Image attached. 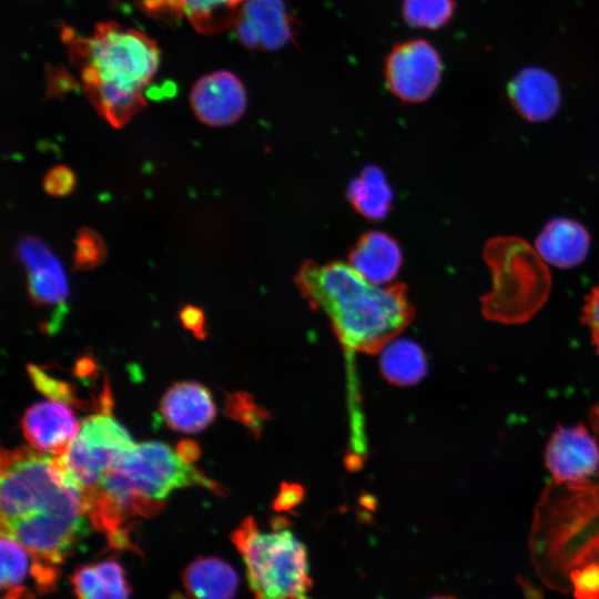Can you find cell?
I'll return each mask as SVG.
<instances>
[{
	"instance_id": "obj_1",
	"label": "cell",
	"mask_w": 599,
	"mask_h": 599,
	"mask_svg": "<svg viewBox=\"0 0 599 599\" xmlns=\"http://www.w3.org/2000/svg\"><path fill=\"white\" fill-rule=\"evenodd\" d=\"M294 281L309 305L328 316L347 353L380 351L414 317L404 284L374 285L343 262L306 261Z\"/></svg>"
},
{
	"instance_id": "obj_2",
	"label": "cell",
	"mask_w": 599,
	"mask_h": 599,
	"mask_svg": "<svg viewBox=\"0 0 599 599\" xmlns=\"http://www.w3.org/2000/svg\"><path fill=\"white\" fill-rule=\"evenodd\" d=\"M83 91L111 125L121 128L146 106L144 90L160 65V49L143 32L103 22L88 38L70 35Z\"/></svg>"
},
{
	"instance_id": "obj_3",
	"label": "cell",
	"mask_w": 599,
	"mask_h": 599,
	"mask_svg": "<svg viewBox=\"0 0 599 599\" xmlns=\"http://www.w3.org/2000/svg\"><path fill=\"white\" fill-rule=\"evenodd\" d=\"M201 486L220 493L221 487L163 443L134 445L104 476L87 500L90 522L108 540L129 535L125 524L135 515L152 516L176 489Z\"/></svg>"
},
{
	"instance_id": "obj_4",
	"label": "cell",
	"mask_w": 599,
	"mask_h": 599,
	"mask_svg": "<svg viewBox=\"0 0 599 599\" xmlns=\"http://www.w3.org/2000/svg\"><path fill=\"white\" fill-rule=\"evenodd\" d=\"M243 558L254 599H312V578L305 546L275 518L271 531L246 517L231 535Z\"/></svg>"
},
{
	"instance_id": "obj_5",
	"label": "cell",
	"mask_w": 599,
	"mask_h": 599,
	"mask_svg": "<svg viewBox=\"0 0 599 599\" xmlns=\"http://www.w3.org/2000/svg\"><path fill=\"white\" fill-rule=\"evenodd\" d=\"M484 260L493 288L480 297L483 315L502 324H521L545 305L551 288L547 263L527 241L497 236L487 242Z\"/></svg>"
},
{
	"instance_id": "obj_6",
	"label": "cell",
	"mask_w": 599,
	"mask_h": 599,
	"mask_svg": "<svg viewBox=\"0 0 599 599\" xmlns=\"http://www.w3.org/2000/svg\"><path fill=\"white\" fill-rule=\"evenodd\" d=\"M0 506L1 525L37 512L87 511L82 495L65 480L54 456L29 447L1 453Z\"/></svg>"
},
{
	"instance_id": "obj_7",
	"label": "cell",
	"mask_w": 599,
	"mask_h": 599,
	"mask_svg": "<svg viewBox=\"0 0 599 599\" xmlns=\"http://www.w3.org/2000/svg\"><path fill=\"white\" fill-rule=\"evenodd\" d=\"M110 409L85 418L68 451L54 456L65 480L80 491L84 504L118 459L134 446Z\"/></svg>"
},
{
	"instance_id": "obj_8",
	"label": "cell",
	"mask_w": 599,
	"mask_h": 599,
	"mask_svg": "<svg viewBox=\"0 0 599 599\" xmlns=\"http://www.w3.org/2000/svg\"><path fill=\"white\" fill-rule=\"evenodd\" d=\"M443 72L437 50L424 39L397 43L385 60L388 90L408 103L423 102L436 91Z\"/></svg>"
},
{
	"instance_id": "obj_9",
	"label": "cell",
	"mask_w": 599,
	"mask_h": 599,
	"mask_svg": "<svg viewBox=\"0 0 599 599\" xmlns=\"http://www.w3.org/2000/svg\"><path fill=\"white\" fill-rule=\"evenodd\" d=\"M545 464L554 484H577L597 474L599 445L581 424L560 426L545 450Z\"/></svg>"
},
{
	"instance_id": "obj_10",
	"label": "cell",
	"mask_w": 599,
	"mask_h": 599,
	"mask_svg": "<svg viewBox=\"0 0 599 599\" xmlns=\"http://www.w3.org/2000/svg\"><path fill=\"white\" fill-rule=\"evenodd\" d=\"M233 27L243 45L260 51L278 50L293 42L298 28L283 0H246Z\"/></svg>"
},
{
	"instance_id": "obj_11",
	"label": "cell",
	"mask_w": 599,
	"mask_h": 599,
	"mask_svg": "<svg viewBox=\"0 0 599 599\" xmlns=\"http://www.w3.org/2000/svg\"><path fill=\"white\" fill-rule=\"evenodd\" d=\"M196 119L209 126L234 124L244 114L247 95L242 81L232 72L220 70L200 78L190 93Z\"/></svg>"
},
{
	"instance_id": "obj_12",
	"label": "cell",
	"mask_w": 599,
	"mask_h": 599,
	"mask_svg": "<svg viewBox=\"0 0 599 599\" xmlns=\"http://www.w3.org/2000/svg\"><path fill=\"white\" fill-rule=\"evenodd\" d=\"M19 260L27 270V286L37 305H62L69 285L60 261L38 237L26 236L17 247Z\"/></svg>"
},
{
	"instance_id": "obj_13",
	"label": "cell",
	"mask_w": 599,
	"mask_h": 599,
	"mask_svg": "<svg viewBox=\"0 0 599 599\" xmlns=\"http://www.w3.org/2000/svg\"><path fill=\"white\" fill-rule=\"evenodd\" d=\"M22 430L31 446L43 454L68 451L80 426L65 403L49 400L32 405L23 415Z\"/></svg>"
},
{
	"instance_id": "obj_14",
	"label": "cell",
	"mask_w": 599,
	"mask_h": 599,
	"mask_svg": "<svg viewBox=\"0 0 599 599\" xmlns=\"http://www.w3.org/2000/svg\"><path fill=\"white\" fill-rule=\"evenodd\" d=\"M508 98L524 119L544 122L552 118L560 105V90L547 71L528 68L515 75L507 89Z\"/></svg>"
},
{
	"instance_id": "obj_15",
	"label": "cell",
	"mask_w": 599,
	"mask_h": 599,
	"mask_svg": "<svg viewBox=\"0 0 599 599\" xmlns=\"http://www.w3.org/2000/svg\"><path fill=\"white\" fill-rule=\"evenodd\" d=\"M160 413L172 429L196 433L215 417V405L207 388L194 382L174 384L162 397Z\"/></svg>"
},
{
	"instance_id": "obj_16",
	"label": "cell",
	"mask_w": 599,
	"mask_h": 599,
	"mask_svg": "<svg viewBox=\"0 0 599 599\" xmlns=\"http://www.w3.org/2000/svg\"><path fill=\"white\" fill-rule=\"evenodd\" d=\"M246 0H143L150 14L184 17L200 32L211 34L234 26Z\"/></svg>"
},
{
	"instance_id": "obj_17",
	"label": "cell",
	"mask_w": 599,
	"mask_h": 599,
	"mask_svg": "<svg viewBox=\"0 0 599 599\" xmlns=\"http://www.w3.org/2000/svg\"><path fill=\"white\" fill-rule=\"evenodd\" d=\"M535 248L547 264L571 268L586 260L590 248V235L579 222L556 217L538 234Z\"/></svg>"
},
{
	"instance_id": "obj_18",
	"label": "cell",
	"mask_w": 599,
	"mask_h": 599,
	"mask_svg": "<svg viewBox=\"0 0 599 599\" xmlns=\"http://www.w3.org/2000/svg\"><path fill=\"white\" fill-rule=\"evenodd\" d=\"M397 242L380 231L363 234L349 253V265L369 283L384 286L392 282L402 265Z\"/></svg>"
},
{
	"instance_id": "obj_19",
	"label": "cell",
	"mask_w": 599,
	"mask_h": 599,
	"mask_svg": "<svg viewBox=\"0 0 599 599\" xmlns=\"http://www.w3.org/2000/svg\"><path fill=\"white\" fill-rule=\"evenodd\" d=\"M182 583L189 599H234L238 576L225 560L202 557L186 566Z\"/></svg>"
},
{
	"instance_id": "obj_20",
	"label": "cell",
	"mask_w": 599,
	"mask_h": 599,
	"mask_svg": "<svg viewBox=\"0 0 599 599\" xmlns=\"http://www.w3.org/2000/svg\"><path fill=\"white\" fill-rule=\"evenodd\" d=\"M70 580L75 599H129L131 595L124 568L115 559L81 566Z\"/></svg>"
},
{
	"instance_id": "obj_21",
	"label": "cell",
	"mask_w": 599,
	"mask_h": 599,
	"mask_svg": "<svg viewBox=\"0 0 599 599\" xmlns=\"http://www.w3.org/2000/svg\"><path fill=\"white\" fill-rule=\"evenodd\" d=\"M380 369L384 377L390 383L400 386L412 385L426 375V355L410 339H394L383 347Z\"/></svg>"
},
{
	"instance_id": "obj_22",
	"label": "cell",
	"mask_w": 599,
	"mask_h": 599,
	"mask_svg": "<svg viewBox=\"0 0 599 599\" xmlns=\"http://www.w3.org/2000/svg\"><path fill=\"white\" fill-rule=\"evenodd\" d=\"M392 197L383 171L373 165L365 167L348 189V199L355 210L369 220L385 217L389 212Z\"/></svg>"
},
{
	"instance_id": "obj_23",
	"label": "cell",
	"mask_w": 599,
	"mask_h": 599,
	"mask_svg": "<svg viewBox=\"0 0 599 599\" xmlns=\"http://www.w3.org/2000/svg\"><path fill=\"white\" fill-rule=\"evenodd\" d=\"M455 8V0H404L402 14L410 27L435 30L448 23Z\"/></svg>"
},
{
	"instance_id": "obj_24",
	"label": "cell",
	"mask_w": 599,
	"mask_h": 599,
	"mask_svg": "<svg viewBox=\"0 0 599 599\" xmlns=\"http://www.w3.org/2000/svg\"><path fill=\"white\" fill-rule=\"evenodd\" d=\"M1 573L0 585L2 589H12L21 586L24 580L31 556L29 551L16 538L1 531Z\"/></svg>"
},
{
	"instance_id": "obj_25",
	"label": "cell",
	"mask_w": 599,
	"mask_h": 599,
	"mask_svg": "<svg viewBox=\"0 0 599 599\" xmlns=\"http://www.w3.org/2000/svg\"><path fill=\"white\" fill-rule=\"evenodd\" d=\"M74 244L73 271L93 270L106 258L108 250L104 240L90 227L78 231Z\"/></svg>"
},
{
	"instance_id": "obj_26",
	"label": "cell",
	"mask_w": 599,
	"mask_h": 599,
	"mask_svg": "<svg viewBox=\"0 0 599 599\" xmlns=\"http://www.w3.org/2000/svg\"><path fill=\"white\" fill-rule=\"evenodd\" d=\"M229 414L248 426L254 433H258L266 419L264 409L258 408L256 403L247 394L237 393L227 399Z\"/></svg>"
},
{
	"instance_id": "obj_27",
	"label": "cell",
	"mask_w": 599,
	"mask_h": 599,
	"mask_svg": "<svg viewBox=\"0 0 599 599\" xmlns=\"http://www.w3.org/2000/svg\"><path fill=\"white\" fill-rule=\"evenodd\" d=\"M29 375L35 387L45 396L65 403L78 404L74 390L67 382L57 379L37 366H28Z\"/></svg>"
},
{
	"instance_id": "obj_28",
	"label": "cell",
	"mask_w": 599,
	"mask_h": 599,
	"mask_svg": "<svg viewBox=\"0 0 599 599\" xmlns=\"http://www.w3.org/2000/svg\"><path fill=\"white\" fill-rule=\"evenodd\" d=\"M77 176L72 169L59 164L51 167L43 177V190L54 197L67 196L74 190Z\"/></svg>"
},
{
	"instance_id": "obj_29",
	"label": "cell",
	"mask_w": 599,
	"mask_h": 599,
	"mask_svg": "<svg viewBox=\"0 0 599 599\" xmlns=\"http://www.w3.org/2000/svg\"><path fill=\"white\" fill-rule=\"evenodd\" d=\"M581 321L589 328L592 345L599 354V282L585 298Z\"/></svg>"
},
{
	"instance_id": "obj_30",
	"label": "cell",
	"mask_w": 599,
	"mask_h": 599,
	"mask_svg": "<svg viewBox=\"0 0 599 599\" xmlns=\"http://www.w3.org/2000/svg\"><path fill=\"white\" fill-rule=\"evenodd\" d=\"M180 321L195 337H205V316L200 307L192 304L184 305L180 311Z\"/></svg>"
},
{
	"instance_id": "obj_31",
	"label": "cell",
	"mask_w": 599,
	"mask_h": 599,
	"mask_svg": "<svg viewBox=\"0 0 599 599\" xmlns=\"http://www.w3.org/2000/svg\"><path fill=\"white\" fill-rule=\"evenodd\" d=\"M302 500V489L301 487H295L293 485H285L282 488L280 495L275 499V509L277 510H290Z\"/></svg>"
},
{
	"instance_id": "obj_32",
	"label": "cell",
	"mask_w": 599,
	"mask_h": 599,
	"mask_svg": "<svg viewBox=\"0 0 599 599\" xmlns=\"http://www.w3.org/2000/svg\"><path fill=\"white\" fill-rule=\"evenodd\" d=\"M176 451L187 463H193L200 455V450L195 443L190 440L181 441Z\"/></svg>"
},
{
	"instance_id": "obj_33",
	"label": "cell",
	"mask_w": 599,
	"mask_h": 599,
	"mask_svg": "<svg viewBox=\"0 0 599 599\" xmlns=\"http://www.w3.org/2000/svg\"><path fill=\"white\" fill-rule=\"evenodd\" d=\"M3 599H34V596L27 588L19 586L9 589Z\"/></svg>"
},
{
	"instance_id": "obj_34",
	"label": "cell",
	"mask_w": 599,
	"mask_h": 599,
	"mask_svg": "<svg viewBox=\"0 0 599 599\" xmlns=\"http://www.w3.org/2000/svg\"><path fill=\"white\" fill-rule=\"evenodd\" d=\"M589 424L599 439V405L593 406L588 414Z\"/></svg>"
},
{
	"instance_id": "obj_35",
	"label": "cell",
	"mask_w": 599,
	"mask_h": 599,
	"mask_svg": "<svg viewBox=\"0 0 599 599\" xmlns=\"http://www.w3.org/2000/svg\"><path fill=\"white\" fill-rule=\"evenodd\" d=\"M428 599H456V598L450 597V596H435Z\"/></svg>"
}]
</instances>
